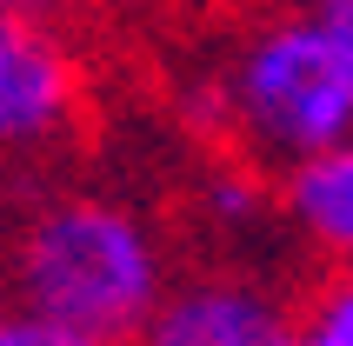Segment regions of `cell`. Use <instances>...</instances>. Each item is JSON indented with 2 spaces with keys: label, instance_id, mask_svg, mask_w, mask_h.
Here are the masks:
<instances>
[{
  "label": "cell",
  "instance_id": "1",
  "mask_svg": "<svg viewBox=\"0 0 353 346\" xmlns=\"http://www.w3.org/2000/svg\"><path fill=\"white\" fill-rule=\"evenodd\" d=\"M187 114L254 173H294L353 140V40L307 0L247 20L194 80Z\"/></svg>",
  "mask_w": 353,
  "mask_h": 346
},
{
  "label": "cell",
  "instance_id": "2",
  "mask_svg": "<svg viewBox=\"0 0 353 346\" xmlns=\"http://www.w3.org/2000/svg\"><path fill=\"white\" fill-rule=\"evenodd\" d=\"M7 280L14 307L134 346L174 287V260L140 207L107 193H47L7 240Z\"/></svg>",
  "mask_w": 353,
  "mask_h": 346
},
{
  "label": "cell",
  "instance_id": "3",
  "mask_svg": "<svg viewBox=\"0 0 353 346\" xmlns=\"http://www.w3.org/2000/svg\"><path fill=\"white\" fill-rule=\"evenodd\" d=\"M87 114V67L54 14L0 0V160H40Z\"/></svg>",
  "mask_w": 353,
  "mask_h": 346
},
{
  "label": "cell",
  "instance_id": "4",
  "mask_svg": "<svg viewBox=\"0 0 353 346\" xmlns=\"http://www.w3.org/2000/svg\"><path fill=\"white\" fill-rule=\"evenodd\" d=\"M134 346H294V307L254 273H174Z\"/></svg>",
  "mask_w": 353,
  "mask_h": 346
},
{
  "label": "cell",
  "instance_id": "5",
  "mask_svg": "<svg viewBox=\"0 0 353 346\" xmlns=\"http://www.w3.org/2000/svg\"><path fill=\"white\" fill-rule=\"evenodd\" d=\"M274 207L300 233V247H314L327 260V273H353V140L294 173H280Z\"/></svg>",
  "mask_w": 353,
  "mask_h": 346
},
{
  "label": "cell",
  "instance_id": "6",
  "mask_svg": "<svg viewBox=\"0 0 353 346\" xmlns=\"http://www.w3.org/2000/svg\"><path fill=\"white\" fill-rule=\"evenodd\" d=\"M294 346H353V273H320L294 307Z\"/></svg>",
  "mask_w": 353,
  "mask_h": 346
},
{
  "label": "cell",
  "instance_id": "7",
  "mask_svg": "<svg viewBox=\"0 0 353 346\" xmlns=\"http://www.w3.org/2000/svg\"><path fill=\"white\" fill-rule=\"evenodd\" d=\"M207 213H214V227L247 233L254 220L280 213V207H274V180H267V173H254V167H240V160H227V167L207 180Z\"/></svg>",
  "mask_w": 353,
  "mask_h": 346
},
{
  "label": "cell",
  "instance_id": "8",
  "mask_svg": "<svg viewBox=\"0 0 353 346\" xmlns=\"http://www.w3.org/2000/svg\"><path fill=\"white\" fill-rule=\"evenodd\" d=\"M0 346H107L94 333H74L47 320V313H27V307H0Z\"/></svg>",
  "mask_w": 353,
  "mask_h": 346
},
{
  "label": "cell",
  "instance_id": "9",
  "mask_svg": "<svg viewBox=\"0 0 353 346\" xmlns=\"http://www.w3.org/2000/svg\"><path fill=\"white\" fill-rule=\"evenodd\" d=\"M307 7H314V14H320V20H334L340 34H347V40H353V0H307Z\"/></svg>",
  "mask_w": 353,
  "mask_h": 346
},
{
  "label": "cell",
  "instance_id": "10",
  "mask_svg": "<svg viewBox=\"0 0 353 346\" xmlns=\"http://www.w3.org/2000/svg\"><path fill=\"white\" fill-rule=\"evenodd\" d=\"M20 7H40V14H47V7H60V0H20ZM87 7H100V0H87Z\"/></svg>",
  "mask_w": 353,
  "mask_h": 346
}]
</instances>
